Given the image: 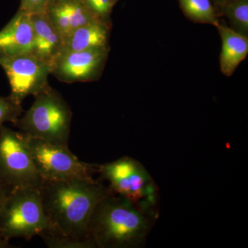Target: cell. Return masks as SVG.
<instances>
[{"mask_svg":"<svg viewBox=\"0 0 248 248\" xmlns=\"http://www.w3.org/2000/svg\"><path fill=\"white\" fill-rule=\"evenodd\" d=\"M49 231L55 229L46 215L38 188L22 187L8 192L0 206V233L6 239L29 241Z\"/></svg>","mask_w":248,"mask_h":248,"instance_id":"obj_4","label":"cell"},{"mask_svg":"<svg viewBox=\"0 0 248 248\" xmlns=\"http://www.w3.org/2000/svg\"><path fill=\"white\" fill-rule=\"evenodd\" d=\"M225 13L233 30L248 35V0H232L226 5Z\"/></svg>","mask_w":248,"mask_h":248,"instance_id":"obj_17","label":"cell"},{"mask_svg":"<svg viewBox=\"0 0 248 248\" xmlns=\"http://www.w3.org/2000/svg\"><path fill=\"white\" fill-rule=\"evenodd\" d=\"M110 1L112 3V4H115V3L116 2V1H117V0H110Z\"/></svg>","mask_w":248,"mask_h":248,"instance_id":"obj_23","label":"cell"},{"mask_svg":"<svg viewBox=\"0 0 248 248\" xmlns=\"http://www.w3.org/2000/svg\"><path fill=\"white\" fill-rule=\"evenodd\" d=\"M0 66L9 79L10 96L19 104L28 96L35 97L50 87L48 81L50 66L34 55L0 56Z\"/></svg>","mask_w":248,"mask_h":248,"instance_id":"obj_7","label":"cell"},{"mask_svg":"<svg viewBox=\"0 0 248 248\" xmlns=\"http://www.w3.org/2000/svg\"><path fill=\"white\" fill-rule=\"evenodd\" d=\"M33 31L30 14L18 10L0 31V56L32 55Z\"/></svg>","mask_w":248,"mask_h":248,"instance_id":"obj_11","label":"cell"},{"mask_svg":"<svg viewBox=\"0 0 248 248\" xmlns=\"http://www.w3.org/2000/svg\"><path fill=\"white\" fill-rule=\"evenodd\" d=\"M72 112L60 93L51 87L35 96L30 108L14 125L28 138L68 146Z\"/></svg>","mask_w":248,"mask_h":248,"instance_id":"obj_3","label":"cell"},{"mask_svg":"<svg viewBox=\"0 0 248 248\" xmlns=\"http://www.w3.org/2000/svg\"><path fill=\"white\" fill-rule=\"evenodd\" d=\"M0 182L8 191L22 187L38 188L42 182L28 138L5 125L0 128Z\"/></svg>","mask_w":248,"mask_h":248,"instance_id":"obj_5","label":"cell"},{"mask_svg":"<svg viewBox=\"0 0 248 248\" xmlns=\"http://www.w3.org/2000/svg\"><path fill=\"white\" fill-rule=\"evenodd\" d=\"M22 112V104L15 101L11 96H0V128L7 122L16 123Z\"/></svg>","mask_w":248,"mask_h":248,"instance_id":"obj_18","label":"cell"},{"mask_svg":"<svg viewBox=\"0 0 248 248\" xmlns=\"http://www.w3.org/2000/svg\"><path fill=\"white\" fill-rule=\"evenodd\" d=\"M216 27L222 41L220 68L224 76L230 77L247 57L248 36L242 35L219 23Z\"/></svg>","mask_w":248,"mask_h":248,"instance_id":"obj_13","label":"cell"},{"mask_svg":"<svg viewBox=\"0 0 248 248\" xmlns=\"http://www.w3.org/2000/svg\"><path fill=\"white\" fill-rule=\"evenodd\" d=\"M108 30L107 22L104 20L86 24L63 39L60 54L93 48H108Z\"/></svg>","mask_w":248,"mask_h":248,"instance_id":"obj_14","label":"cell"},{"mask_svg":"<svg viewBox=\"0 0 248 248\" xmlns=\"http://www.w3.org/2000/svg\"><path fill=\"white\" fill-rule=\"evenodd\" d=\"M28 141L36 169L42 180H93V173L97 172V165L80 161L68 146L50 144L37 139L28 138Z\"/></svg>","mask_w":248,"mask_h":248,"instance_id":"obj_6","label":"cell"},{"mask_svg":"<svg viewBox=\"0 0 248 248\" xmlns=\"http://www.w3.org/2000/svg\"><path fill=\"white\" fill-rule=\"evenodd\" d=\"M8 191L6 190V187L1 184L0 182V206H1V203H2L3 201H4L5 197H6V194L8 193Z\"/></svg>","mask_w":248,"mask_h":248,"instance_id":"obj_22","label":"cell"},{"mask_svg":"<svg viewBox=\"0 0 248 248\" xmlns=\"http://www.w3.org/2000/svg\"><path fill=\"white\" fill-rule=\"evenodd\" d=\"M108 48L62 53L50 66L51 74L63 82H86L100 74L108 55Z\"/></svg>","mask_w":248,"mask_h":248,"instance_id":"obj_9","label":"cell"},{"mask_svg":"<svg viewBox=\"0 0 248 248\" xmlns=\"http://www.w3.org/2000/svg\"><path fill=\"white\" fill-rule=\"evenodd\" d=\"M156 217L110 190L93 210L87 236L98 248H140Z\"/></svg>","mask_w":248,"mask_h":248,"instance_id":"obj_2","label":"cell"},{"mask_svg":"<svg viewBox=\"0 0 248 248\" xmlns=\"http://www.w3.org/2000/svg\"><path fill=\"white\" fill-rule=\"evenodd\" d=\"M50 0H21L19 9L29 14L45 13Z\"/></svg>","mask_w":248,"mask_h":248,"instance_id":"obj_20","label":"cell"},{"mask_svg":"<svg viewBox=\"0 0 248 248\" xmlns=\"http://www.w3.org/2000/svg\"><path fill=\"white\" fill-rule=\"evenodd\" d=\"M184 13L196 22L217 26L218 24L210 0H179Z\"/></svg>","mask_w":248,"mask_h":248,"instance_id":"obj_15","label":"cell"},{"mask_svg":"<svg viewBox=\"0 0 248 248\" xmlns=\"http://www.w3.org/2000/svg\"><path fill=\"white\" fill-rule=\"evenodd\" d=\"M12 248L9 244V240L6 239L2 234L0 233V248Z\"/></svg>","mask_w":248,"mask_h":248,"instance_id":"obj_21","label":"cell"},{"mask_svg":"<svg viewBox=\"0 0 248 248\" xmlns=\"http://www.w3.org/2000/svg\"><path fill=\"white\" fill-rule=\"evenodd\" d=\"M45 14L63 40L86 24L104 20L91 12L81 1L50 0Z\"/></svg>","mask_w":248,"mask_h":248,"instance_id":"obj_10","label":"cell"},{"mask_svg":"<svg viewBox=\"0 0 248 248\" xmlns=\"http://www.w3.org/2000/svg\"><path fill=\"white\" fill-rule=\"evenodd\" d=\"M66 1H81V0H66Z\"/></svg>","mask_w":248,"mask_h":248,"instance_id":"obj_24","label":"cell"},{"mask_svg":"<svg viewBox=\"0 0 248 248\" xmlns=\"http://www.w3.org/2000/svg\"><path fill=\"white\" fill-rule=\"evenodd\" d=\"M44 210L55 231L87 236L88 223L96 205L110 192L94 180H42L38 187Z\"/></svg>","mask_w":248,"mask_h":248,"instance_id":"obj_1","label":"cell"},{"mask_svg":"<svg viewBox=\"0 0 248 248\" xmlns=\"http://www.w3.org/2000/svg\"><path fill=\"white\" fill-rule=\"evenodd\" d=\"M47 247L50 248H96L89 238L67 236L56 231H49L41 236Z\"/></svg>","mask_w":248,"mask_h":248,"instance_id":"obj_16","label":"cell"},{"mask_svg":"<svg viewBox=\"0 0 248 248\" xmlns=\"http://www.w3.org/2000/svg\"><path fill=\"white\" fill-rule=\"evenodd\" d=\"M97 172L109 182L112 192L136 203L143 198L153 181L141 163L128 156L97 165Z\"/></svg>","mask_w":248,"mask_h":248,"instance_id":"obj_8","label":"cell"},{"mask_svg":"<svg viewBox=\"0 0 248 248\" xmlns=\"http://www.w3.org/2000/svg\"><path fill=\"white\" fill-rule=\"evenodd\" d=\"M33 31L32 55L51 66L62 51L63 39L45 13L30 14Z\"/></svg>","mask_w":248,"mask_h":248,"instance_id":"obj_12","label":"cell"},{"mask_svg":"<svg viewBox=\"0 0 248 248\" xmlns=\"http://www.w3.org/2000/svg\"><path fill=\"white\" fill-rule=\"evenodd\" d=\"M86 7L98 16L101 19L106 21V19L112 11L113 4L110 0H81Z\"/></svg>","mask_w":248,"mask_h":248,"instance_id":"obj_19","label":"cell"}]
</instances>
